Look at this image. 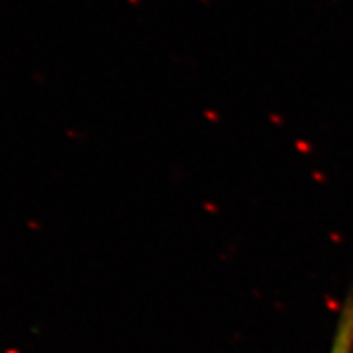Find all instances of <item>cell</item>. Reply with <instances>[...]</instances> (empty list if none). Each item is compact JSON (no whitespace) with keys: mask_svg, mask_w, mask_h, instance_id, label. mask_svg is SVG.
<instances>
[{"mask_svg":"<svg viewBox=\"0 0 353 353\" xmlns=\"http://www.w3.org/2000/svg\"><path fill=\"white\" fill-rule=\"evenodd\" d=\"M353 352V293L343 304L339 327L335 332L334 345L330 353H352Z\"/></svg>","mask_w":353,"mask_h":353,"instance_id":"6da1fadb","label":"cell"}]
</instances>
